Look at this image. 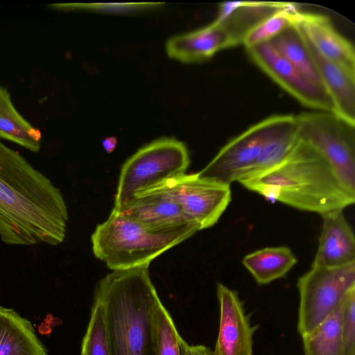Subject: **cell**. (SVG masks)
Instances as JSON below:
<instances>
[{"label":"cell","mask_w":355,"mask_h":355,"mask_svg":"<svg viewBox=\"0 0 355 355\" xmlns=\"http://www.w3.org/2000/svg\"><path fill=\"white\" fill-rule=\"evenodd\" d=\"M239 183L270 201L320 215L355 202L331 164L300 138L278 164Z\"/></svg>","instance_id":"7a4b0ae2"},{"label":"cell","mask_w":355,"mask_h":355,"mask_svg":"<svg viewBox=\"0 0 355 355\" xmlns=\"http://www.w3.org/2000/svg\"><path fill=\"white\" fill-rule=\"evenodd\" d=\"M296 24L317 53L355 73L354 48L336 30L328 17L302 11Z\"/></svg>","instance_id":"4fadbf2b"},{"label":"cell","mask_w":355,"mask_h":355,"mask_svg":"<svg viewBox=\"0 0 355 355\" xmlns=\"http://www.w3.org/2000/svg\"><path fill=\"white\" fill-rule=\"evenodd\" d=\"M220 321L215 355H253L252 326L238 293L222 283L217 284Z\"/></svg>","instance_id":"7c38bea8"},{"label":"cell","mask_w":355,"mask_h":355,"mask_svg":"<svg viewBox=\"0 0 355 355\" xmlns=\"http://www.w3.org/2000/svg\"><path fill=\"white\" fill-rule=\"evenodd\" d=\"M342 336L343 355H355V289L349 293L345 305Z\"/></svg>","instance_id":"4316f807"},{"label":"cell","mask_w":355,"mask_h":355,"mask_svg":"<svg viewBox=\"0 0 355 355\" xmlns=\"http://www.w3.org/2000/svg\"><path fill=\"white\" fill-rule=\"evenodd\" d=\"M189 164L188 149L177 139L162 137L142 146L121 167L113 209L184 175Z\"/></svg>","instance_id":"5b68a950"},{"label":"cell","mask_w":355,"mask_h":355,"mask_svg":"<svg viewBox=\"0 0 355 355\" xmlns=\"http://www.w3.org/2000/svg\"><path fill=\"white\" fill-rule=\"evenodd\" d=\"M312 265L336 267L355 261V237L343 209L324 213Z\"/></svg>","instance_id":"9a60e30c"},{"label":"cell","mask_w":355,"mask_h":355,"mask_svg":"<svg viewBox=\"0 0 355 355\" xmlns=\"http://www.w3.org/2000/svg\"><path fill=\"white\" fill-rule=\"evenodd\" d=\"M322 83L334 107V114L355 125V73L324 58L308 42Z\"/></svg>","instance_id":"2e32d148"},{"label":"cell","mask_w":355,"mask_h":355,"mask_svg":"<svg viewBox=\"0 0 355 355\" xmlns=\"http://www.w3.org/2000/svg\"><path fill=\"white\" fill-rule=\"evenodd\" d=\"M158 187L171 195L200 230L217 223L232 199L230 184L200 178L196 173L184 174Z\"/></svg>","instance_id":"9c48e42d"},{"label":"cell","mask_w":355,"mask_h":355,"mask_svg":"<svg viewBox=\"0 0 355 355\" xmlns=\"http://www.w3.org/2000/svg\"><path fill=\"white\" fill-rule=\"evenodd\" d=\"M278 114L250 126L223 146L196 174L227 184L238 182L258 157L263 145L291 117Z\"/></svg>","instance_id":"ba28073f"},{"label":"cell","mask_w":355,"mask_h":355,"mask_svg":"<svg viewBox=\"0 0 355 355\" xmlns=\"http://www.w3.org/2000/svg\"><path fill=\"white\" fill-rule=\"evenodd\" d=\"M80 355H111L104 309L95 297L83 338Z\"/></svg>","instance_id":"cb8c5ba5"},{"label":"cell","mask_w":355,"mask_h":355,"mask_svg":"<svg viewBox=\"0 0 355 355\" xmlns=\"http://www.w3.org/2000/svg\"><path fill=\"white\" fill-rule=\"evenodd\" d=\"M0 138L14 142L31 152L41 148L42 134L20 114L8 90L0 85Z\"/></svg>","instance_id":"ffe728a7"},{"label":"cell","mask_w":355,"mask_h":355,"mask_svg":"<svg viewBox=\"0 0 355 355\" xmlns=\"http://www.w3.org/2000/svg\"><path fill=\"white\" fill-rule=\"evenodd\" d=\"M156 355H181V336L168 310L160 301L155 311Z\"/></svg>","instance_id":"d4e9b609"},{"label":"cell","mask_w":355,"mask_h":355,"mask_svg":"<svg viewBox=\"0 0 355 355\" xmlns=\"http://www.w3.org/2000/svg\"><path fill=\"white\" fill-rule=\"evenodd\" d=\"M297 261L292 250L286 246L266 247L245 255L242 259L243 265L260 285L284 277Z\"/></svg>","instance_id":"d6986e66"},{"label":"cell","mask_w":355,"mask_h":355,"mask_svg":"<svg viewBox=\"0 0 355 355\" xmlns=\"http://www.w3.org/2000/svg\"><path fill=\"white\" fill-rule=\"evenodd\" d=\"M299 140L295 115L272 135L263 145L258 157L239 180L252 178L282 161Z\"/></svg>","instance_id":"7402d4cb"},{"label":"cell","mask_w":355,"mask_h":355,"mask_svg":"<svg viewBox=\"0 0 355 355\" xmlns=\"http://www.w3.org/2000/svg\"><path fill=\"white\" fill-rule=\"evenodd\" d=\"M269 42L310 81L324 87L308 42L296 23L286 28Z\"/></svg>","instance_id":"ac0fdd59"},{"label":"cell","mask_w":355,"mask_h":355,"mask_svg":"<svg viewBox=\"0 0 355 355\" xmlns=\"http://www.w3.org/2000/svg\"><path fill=\"white\" fill-rule=\"evenodd\" d=\"M162 2L133 3H71L51 4L50 8L62 10H87L107 14L128 15L162 7Z\"/></svg>","instance_id":"484cf974"},{"label":"cell","mask_w":355,"mask_h":355,"mask_svg":"<svg viewBox=\"0 0 355 355\" xmlns=\"http://www.w3.org/2000/svg\"><path fill=\"white\" fill-rule=\"evenodd\" d=\"M297 331L304 337L330 315L355 288V261L336 267L311 265L298 278Z\"/></svg>","instance_id":"8992f818"},{"label":"cell","mask_w":355,"mask_h":355,"mask_svg":"<svg viewBox=\"0 0 355 355\" xmlns=\"http://www.w3.org/2000/svg\"><path fill=\"white\" fill-rule=\"evenodd\" d=\"M302 11L295 3L286 5L253 26L245 35L243 43L245 49L269 42L286 28L296 23Z\"/></svg>","instance_id":"603a6c76"},{"label":"cell","mask_w":355,"mask_h":355,"mask_svg":"<svg viewBox=\"0 0 355 355\" xmlns=\"http://www.w3.org/2000/svg\"><path fill=\"white\" fill-rule=\"evenodd\" d=\"M69 218L60 190L0 141V238L10 245H57Z\"/></svg>","instance_id":"6da1fadb"},{"label":"cell","mask_w":355,"mask_h":355,"mask_svg":"<svg viewBox=\"0 0 355 355\" xmlns=\"http://www.w3.org/2000/svg\"><path fill=\"white\" fill-rule=\"evenodd\" d=\"M112 210L154 227L196 225L187 218L177 202L163 187L137 195L121 209Z\"/></svg>","instance_id":"5bb4252c"},{"label":"cell","mask_w":355,"mask_h":355,"mask_svg":"<svg viewBox=\"0 0 355 355\" xmlns=\"http://www.w3.org/2000/svg\"><path fill=\"white\" fill-rule=\"evenodd\" d=\"M148 267L112 270L96 285L111 355H156L154 314L161 300Z\"/></svg>","instance_id":"3957f363"},{"label":"cell","mask_w":355,"mask_h":355,"mask_svg":"<svg viewBox=\"0 0 355 355\" xmlns=\"http://www.w3.org/2000/svg\"><path fill=\"white\" fill-rule=\"evenodd\" d=\"M188 347L189 344L182 338L180 340L181 355H189Z\"/></svg>","instance_id":"f546056e"},{"label":"cell","mask_w":355,"mask_h":355,"mask_svg":"<svg viewBox=\"0 0 355 355\" xmlns=\"http://www.w3.org/2000/svg\"><path fill=\"white\" fill-rule=\"evenodd\" d=\"M0 355H47L29 320L0 306Z\"/></svg>","instance_id":"e0dca14e"},{"label":"cell","mask_w":355,"mask_h":355,"mask_svg":"<svg viewBox=\"0 0 355 355\" xmlns=\"http://www.w3.org/2000/svg\"><path fill=\"white\" fill-rule=\"evenodd\" d=\"M200 231L196 225L154 227L112 211L91 240L93 252L112 270L149 266L156 257Z\"/></svg>","instance_id":"277c9868"},{"label":"cell","mask_w":355,"mask_h":355,"mask_svg":"<svg viewBox=\"0 0 355 355\" xmlns=\"http://www.w3.org/2000/svg\"><path fill=\"white\" fill-rule=\"evenodd\" d=\"M351 291L330 315L310 334L302 337L304 355H343L342 322Z\"/></svg>","instance_id":"44dd1931"},{"label":"cell","mask_w":355,"mask_h":355,"mask_svg":"<svg viewBox=\"0 0 355 355\" xmlns=\"http://www.w3.org/2000/svg\"><path fill=\"white\" fill-rule=\"evenodd\" d=\"M245 32L232 17L214 21L202 28L175 35L166 43L172 59L185 63L202 62L220 50L242 44Z\"/></svg>","instance_id":"8fae6325"},{"label":"cell","mask_w":355,"mask_h":355,"mask_svg":"<svg viewBox=\"0 0 355 355\" xmlns=\"http://www.w3.org/2000/svg\"><path fill=\"white\" fill-rule=\"evenodd\" d=\"M189 355H215L213 350L203 345H189Z\"/></svg>","instance_id":"83f0119b"},{"label":"cell","mask_w":355,"mask_h":355,"mask_svg":"<svg viewBox=\"0 0 355 355\" xmlns=\"http://www.w3.org/2000/svg\"><path fill=\"white\" fill-rule=\"evenodd\" d=\"M246 49L255 64L300 103L316 111L334 113L333 102L325 89L306 78L270 42Z\"/></svg>","instance_id":"30bf717a"},{"label":"cell","mask_w":355,"mask_h":355,"mask_svg":"<svg viewBox=\"0 0 355 355\" xmlns=\"http://www.w3.org/2000/svg\"><path fill=\"white\" fill-rule=\"evenodd\" d=\"M117 145V139L114 137L105 138L102 141V146L107 153H112Z\"/></svg>","instance_id":"f1b7e54d"},{"label":"cell","mask_w":355,"mask_h":355,"mask_svg":"<svg viewBox=\"0 0 355 355\" xmlns=\"http://www.w3.org/2000/svg\"><path fill=\"white\" fill-rule=\"evenodd\" d=\"M295 116L299 138L324 157L347 189L355 193V125L328 112Z\"/></svg>","instance_id":"52a82bcc"}]
</instances>
